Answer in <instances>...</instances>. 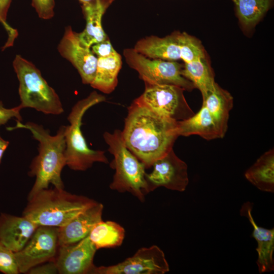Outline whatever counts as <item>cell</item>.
<instances>
[{"mask_svg": "<svg viewBox=\"0 0 274 274\" xmlns=\"http://www.w3.org/2000/svg\"><path fill=\"white\" fill-rule=\"evenodd\" d=\"M121 134L126 147L146 168L173 149L179 136L177 121L156 113L138 98L128 108Z\"/></svg>", "mask_w": 274, "mask_h": 274, "instance_id": "6da1fadb", "label": "cell"}, {"mask_svg": "<svg viewBox=\"0 0 274 274\" xmlns=\"http://www.w3.org/2000/svg\"><path fill=\"white\" fill-rule=\"evenodd\" d=\"M27 129L39 142V153L32 160L28 175L36 177L35 183L28 194V200L41 190L47 189L49 184L54 187L63 188L61 172L66 165L65 155V125L61 126L56 134L52 135L41 125L28 122L25 124L17 120L15 127L8 128Z\"/></svg>", "mask_w": 274, "mask_h": 274, "instance_id": "7a4b0ae2", "label": "cell"}, {"mask_svg": "<svg viewBox=\"0 0 274 274\" xmlns=\"http://www.w3.org/2000/svg\"><path fill=\"white\" fill-rule=\"evenodd\" d=\"M96 202L63 188H47L28 199L23 215L38 226L60 227Z\"/></svg>", "mask_w": 274, "mask_h": 274, "instance_id": "3957f363", "label": "cell"}, {"mask_svg": "<svg viewBox=\"0 0 274 274\" xmlns=\"http://www.w3.org/2000/svg\"><path fill=\"white\" fill-rule=\"evenodd\" d=\"M103 138L108 146V151L114 156L110 166L115 172L110 189L120 193H130L144 202L149 193L144 164L126 147L121 130L115 129L113 133L106 131Z\"/></svg>", "mask_w": 274, "mask_h": 274, "instance_id": "277c9868", "label": "cell"}, {"mask_svg": "<svg viewBox=\"0 0 274 274\" xmlns=\"http://www.w3.org/2000/svg\"><path fill=\"white\" fill-rule=\"evenodd\" d=\"M106 100L105 97L96 91L79 100L72 108L67 117L70 125L65 126L66 165L71 169L85 171L94 163H109L105 152L89 148L81 131L82 120L85 112L92 106Z\"/></svg>", "mask_w": 274, "mask_h": 274, "instance_id": "5b68a950", "label": "cell"}, {"mask_svg": "<svg viewBox=\"0 0 274 274\" xmlns=\"http://www.w3.org/2000/svg\"><path fill=\"white\" fill-rule=\"evenodd\" d=\"M13 65L19 82L21 103L19 106L21 109L30 108L45 114L63 113L59 96L32 63L17 55Z\"/></svg>", "mask_w": 274, "mask_h": 274, "instance_id": "8992f818", "label": "cell"}, {"mask_svg": "<svg viewBox=\"0 0 274 274\" xmlns=\"http://www.w3.org/2000/svg\"><path fill=\"white\" fill-rule=\"evenodd\" d=\"M123 55L127 64L138 72L144 83L173 85L188 91L194 88L181 75L183 65L175 61L149 58L133 48L125 49Z\"/></svg>", "mask_w": 274, "mask_h": 274, "instance_id": "52a82bcc", "label": "cell"}, {"mask_svg": "<svg viewBox=\"0 0 274 274\" xmlns=\"http://www.w3.org/2000/svg\"><path fill=\"white\" fill-rule=\"evenodd\" d=\"M145 89L138 98L156 113L176 121L185 120L194 113L188 105L182 88L173 85L145 83Z\"/></svg>", "mask_w": 274, "mask_h": 274, "instance_id": "ba28073f", "label": "cell"}, {"mask_svg": "<svg viewBox=\"0 0 274 274\" xmlns=\"http://www.w3.org/2000/svg\"><path fill=\"white\" fill-rule=\"evenodd\" d=\"M169 266L163 251L157 246L139 249L122 262L108 266H96L91 274H164Z\"/></svg>", "mask_w": 274, "mask_h": 274, "instance_id": "9c48e42d", "label": "cell"}, {"mask_svg": "<svg viewBox=\"0 0 274 274\" xmlns=\"http://www.w3.org/2000/svg\"><path fill=\"white\" fill-rule=\"evenodd\" d=\"M58 248V227L39 226L23 249L15 253L20 273L54 260Z\"/></svg>", "mask_w": 274, "mask_h": 274, "instance_id": "30bf717a", "label": "cell"}, {"mask_svg": "<svg viewBox=\"0 0 274 274\" xmlns=\"http://www.w3.org/2000/svg\"><path fill=\"white\" fill-rule=\"evenodd\" d=\"M152 166V172L145 173L149 192L160 187L179 192L185 190L189 183L187 165L173 149L156 160Z\"/></svg>", "mask_w": 274, "mask_h": 274, "instance_id": "8fae6325", "label": "cell"}, {"mask_svg": "<svg viewBox=\"0 0 274 274\" xmlns=\"http://www.w3.org/2000/svg\"><path fill=\"white\" fill-rule=\"evenodd\" d=\"M97 250L88 235L76 243L58 246L54 259L58 273L91 274Z\"/></svg>", "mask_w": 274, "mask_h": 274, "instance_id": "7c38bea8", "label": "cell"}, {"mask_svg": "<svg viewBox=\"0 0 274 274\" xmlns=\"http://www.w3.org/2000/svg\"><path fill=\"white\" fill-rule=\"evenodd\" d=\"M58 50L60 54L68 60L77 70L82 83L91 84L96 70L97 57L90 50L80 42L78 33L74 31L71 26H66L60 40Z\"/></svg>", "mask_w": 274, "mask_h": 274, "instance_id": "4fadbf2b", "label": "cell"}, {"mask_svg": "<svg viewBox=\"0 0 274 274\" xmlns=\"http://www.w3.org/2000/svg\"><path fill=\"white\" fill-rule=\"evenodd\" d=\"M38 225L24 216L2 213L0 215V243L14 253L23 249Z\"/></svg>", "mask_w": 274, "mask_h": 274, "instance_id": "5bb4252c", "label": "cell"}, {"mask_svg": "<svg viewBox=\"0 0 274 274\" xmlns=\"http://www.w3.org/2000/svg\"><path fill=\"white\" fill-rule=\"evenodd\" d=\"M103 209V205L96 202L58 227V246L75 243L87 236L94 225L102 220Z\"/></svg>", "mask_w": 274, "mask_h": 274, "instance_id": "9a60e30c", "label": "cell"}, {"mask_svg": "<svg viewBox=\"0 0 274 274\" xmlns=\"http://www.w3.org/2000/svg\"><path fill=\"white\" fill-rule=\"evenodd\" d=\"M253 203H244L240 210V214L247 217L253 227L252 236L257 243L256 250L258 253L256 261L259 272L261 273L274 270V228L266 229L258 226L252 215Z\"/></svg>", "mask_w": 274, "mask_h": 274, "instance_id": "2e32d148", "label": "cell"}, {"mask_svg": "<svg viewBox=\"0 0 274 274\" xmlns=\"http://www.w3.org/2000/svg\"><path fill=\"white\" fill-rule=\"evenodd\" d=\"M179 31L163 38L151 36L139 40L133 48L151 59L175 61L181 59Z\"/></svg>", "mask_w": 274, "mask_h": 274, "instance_id": "e0dca14e", "label": "cell"}, {"mask_svg": "<svg viewBox=\"0 0 274 274\" xmlns=\"http://www.w3.org/2000/svg\"><path fill=\"white\" fill-rule=\"evenodd\" d=\"M177 131L179 136L198 135L207 140L224 137L215 120L203 104L199 111L192 116L177 121Z\"/></svg>", "mask_w": 274, "mask_h": 274, "instance_id": "ac0fdd59", "label": "cell"}, {"mask_svg": "<svg viewBox=\"0 0 274 274\" xmlns=\"http://www.w3.org/2000/svg\"><path fill=\"white\" fill-rule=\"evenodd\" d=\"M107 6L108 2L102 0L82 3L86 24L84 30L78 33V36L83 46L90 48L107 38L101 25L102 17Z\"/></svg>", "mask_w": 274, "mask_h": 274, "instance_id": "d6986e66", "label": "cell"}, {"mask_svg": "<svg viewBox=\"0 0 274 274\" xmlns=\"http://www.w3.org/2000/svg\"><path fill=\"white\" fill-rule=\"evenodd\" d=\"M121 65V56L118 52L107 57H97L95 75L91 86L106 94L112 92L117 86Z\"/></svg>", "mask_w": 274, "mask_h": 274, "instance_id": "ffe728a7", "label": "cell"}, {"mask_svg": "<svg viewBox=\"0 0 274 274\" xmlns=\"http://www.w3.org/2000/svg\"><path fill=\"white\" fill-rule=\"evenodd\" d=\"M246 179L261 191L274 192V150L263 153L245 172Z\"/></svg>", "mask_w": 274, "mask_h": 274, "instance_id": "44dd1931", "label": "cell"}, {"mask_svg": "<svg viewBox=\"0 0 274 274\" xmlns=\"http://www.w3.org/2000/svg\"><path fill=\"white\" fill-rule=\"evenodd\" d=\"M203 104L215 120L222 134L227 128L229 112L233 107V97L216 83L214 90L202 99Z\"/></svg>", "mask_w": 274, "mask_h": 274, "instance_id": "7402d4cb", "label": "cell"}, {"mask_svg": "<svg viewBox=\"0 0 274 274\" xmlns=\"http://www.w3.org/2000/svg\"><path fill=\"white\" fill-rule=\"evenodd\" d=\"M181 75L190 81L194 88L199 90L202 99L214 90L216 83L207 57L185 63L181 70Z\"/></svg>", "mask_w": 274, "mask_h": 274, "instance_id": "603a6c76", "label": "cell"}, {"mask_svg": "<svg viewBox=\"0 0 274 274\" xmlns=\"http://www.w3.org/2000/svg\"><path fill=\"white\" fill-rule=\"evenodd\" d=\"M125 230L119 224L112 221H99L91 230L88 236L97 250L121 246Z\"/></svg>", "mask_w": 274, "mask_h": 274, "instance_id": "cb8c5ba5", "label": "cell"}, {"mask_svg": "<svg viewBox=\"0 0 274 274\" xmlns=\"http://www.w3.org/2000/svg\"><path fill=\"white\" fill-rule=\"evenodd\" d=\"M241 22L251 27L261 18L268 10L271 0H232Z\"/></svg>", "mask_w": 274, "mask_h": 274, "instance_id": "d4e9b609", "label": "cell"}, {"mask_svg": "<svg viewBox=\"0 0 274 274\" xmlns=\"http://www.w3.org/2000/svg\"><path fill=\"white\" fill-rule=\"evenodd\" d=\"M181 59L185 63L206 57L205 50L200 41L188 33L179 32Z\"/></svg>", "mask_w": 274, "mask_h": 274, "instance_id": "484cf974", "label": "cell"}, {"mask_svg": "<svg viewBox=\"0 0 274 274\" xmlns=\"http://www.w3.org/2000/svg\"><path fill=\"white\" fill-rule=\"evenodd\" d=\"M0 271L5 274L20 273L15 253L1 243H0Z\"/></svg>", "mask_w": 274, "mask_h": 274, "instance_id": "4316f807", "label": "cell"}, {"mask_svg": "<svg viewBox=\"0 0 274 274\" xmlns=\"http://www.w3.org/2000/svg\"><path fill=\"white\" fill-rule=\"evenodd\" d=\"M11 0H0V22L2 23L8 33V40L5 48L13 45L18 35L17 31L9 25L7 22V14L10 6Z\"/></svg>", "mask_w": 274, "mask_h": 274, "instance_id": "83f0119b", "label": "cell"}, {"mask_svg": "<svg viewBox=\"0 0 274 274\" xmlns=\"http://www.w3.org/2000/svg\"><path fill=\"white\" fill-rule=\"evenodd\" d=\"M32 6L41 19H50L54 15V0H32Z\"/></svg>", "mask_w": 274, "mask_h": 274, "instance_id": "f1b7e54d", "label": "cell"}, {"mask_svg": "<svg viewBox=\"0 0 274 274\" xmlns=\"http://www.w3.org/2000/svg\"><path fill=\"white\" fill-rule=\"evenodd\" d=\"M91 48L92 52L96 54L97 57H107L117 52L108 38L104 41L92 45Z\"/></svg>", "mask_w": 274, "mask_h": 274, "instance_id": "f546056e", "label": "cell"}, {"mask_svg": "<svg viewBox=\"0 0 274 274\" xmlns=\"http://www.w3.org/2000/svg\"><path fill=\"white\" fill-rule=\"evenodd\" d=\"M27 273L30 274H56L58 273V270L55 260H52L33 267Z\"/></svg>", "mask_w": 274, "mask_h": 274, "instance_id": "4dcf8cb0", "label": "cell"}, {"mask_svg": "<svg viewBox=\"0 0 274 274\" xmlns=\"http://www.w3.org/2000/svg\"><path fill=\"white\" fill-rule=\"evenodd\" d=\"M21 110L19 106L12 109H6L3 107L2 102L0 101V125L5 124L13 117H16L20 121L22 120L20 115Z\"/></svg>", "mask_w": 274, "mask_h": 274, "instance_id": "1f68e13d", "label": "cell"}, {"mask_svg": "<svg viewBox=\"0 0 274 274\" xmlns=\"http://www.w3.org/2000/svg\"><path fill=\"white\" fill-rule=\"evenodd\" d=\"M9 142L4 140L0 135V163L3 156V154L8 146H9Z\"/></svg>", "mask_w": 274, "mask_h": 274, "instance_id": "d6a6232c", "label": "cell"}, {"mask_svg": "<svg viewBox=\"0 0 274 274\" xmlns=\"http://www.w3.org/2000/svg\"><path fill=\"white\" fill-rule=\"evenodd\" d=\"M79 1H80L82 3H86L91 2L95 0H79ZM102 1L107 2L108 3L109 2L111 3L112 2V0H102Z\"/></svg>", "mask_w": 274, "mask_h": 274, "instance_id": "836d02e7", "label": "cell"}, {"mask_svg": "<svg viewBox=\"0 0 274 274\" xmlns=\"http://www.w3.org/2000/svg\"><path fill=\"white\" fill-rule=\"evenodd\" d=\"M113 1V0H112V1Z\"/></svg>", "mask_w": 274, "mask_h": 274, "instance_id": "e575fe53", "label": "cell"}]
</instances>
